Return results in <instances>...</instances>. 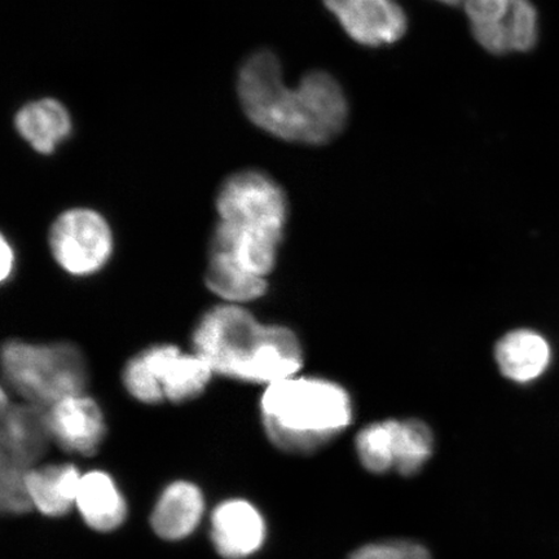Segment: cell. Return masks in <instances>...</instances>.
Returning <instances> with one entry per match:
<instances>
[{
	"mask_svg": "<svg viewBox=\"0 0 559 559\" xmlns=\"http://www.w3.org/2000/svg\"><path fill=\"white\" fill-rule=\"evenodd\" d=\"M237 93L249 120L285 142L324 145L347 124L346 95L333 75L313 70L298 87H286L282 62L270 50L243 61Z\"/></svg>",
	"mask_w": 559,
	"mask_h": 559,
	"instance_id": "cell-1",
	"label": "cell"
},
{
	"mask_svg": "<svg viewBox=\"0 0 559 559\" xmlns=\"http://www.w3.org/2000/svg\"><path fill=\"white\" fill-rule=\"evenodd\" d=\"M194 354L216 374L271 384L299 372L304 352L289 328L264 325L239 306H216L193 332Z\"/></svg>",
	"mask_w": 559,
	"mask_h": 559,
	"instance_id": "cell-2",
	"label": "cell"
},
{
	"mask_svg": "<svg viewBox=\"0 0 559 559\" xmlns=\"http://www.w3.org/2000/svg\"><path fill=\"white\" fill-rule=\"evenodd\" d=\"M261 415L265 435L278 450L310 454L348 428L353 402L338 383L296 374L269 384Z\"/></svg>",
	"mask_w": 559,
	"mask_h": 559,
	"instance_id": "cell-3",
	"label": "cell"
},
{
	"mask_svg": "<svg viewBox=\"0 0 559 559\" xmlns=\"http://www.w3.org/2000/svg\"><path fill=\"white\" fill-rule=\"evenodd\" d=\"M216 230L248 253L277 257L288 221V200L274 179L261 171L230 175L216 199Z\"/></svg>",
	"mask_w": 559,
	"mask_h": 559,
	"instance_id": "cell-4",
	"label": "cell"
},
{
	"mask_svg": "<svg viewBox=\"0 0 559 559\" xmlns=\"http://www.w3.org/2000/svg\"><path fill=\"white\" fill-rule=\"evenodd\" d=\"M4 379L25 402L50 408L66 397L83 394L87 366L72 344H29L12 340L2 349Z\"/></svg>",
	"mask_w": 559,
	"mask_h": 559,
	"instance_id": "cell-5",
	"label": "cell"
},
{
	"mask_svg": "<svg viewBox=\"0 0 559 559\" xmlns=\"http://www.w3.org/2000/svg\"><path fill=\"white\" fill-rule=\"evenodd\" d=\"M213 374V369L198 354L180 352L173 345H157L144 349L126 365L123 384L130 395L145 404L185 403L204 393Z\"/></svg>",
	"mask_w": 559,
	"mask_h": 559,
	"instance_id": "cell-6",
	"label": "cell"
},
{
	"mask_svg": "<svg viewBox=\"0 0 559 559\" xmlns=\"http://www.w3.org/2000/svg\"><path fill=\"white\" fill-rule=\"evenodd\" d=\"M475 40L492 55L526 53L539 44V12L531 0H464Z\"/></svg>",
	"mask_w": 559,
	"mask_h": 559,
	"instance_id": "cell-7",
	"label": "cell"
},
{
	"mask_svg": "<svg viewBox=\"0 0 559 559\" xmlns=\"http://www.w3.org/2000/svg\"><path fill=\"white\" fill-rule=\"evenodd\" d=\"M50 248L55 261L74 276L102 270L114 251V235L99 213L72 209L53 222Z\"/></svg>",
	"mask_w": 559,
	"mask_h": 559,
	"instance_id": "cell-8",
	"label": "cell"
},
{
	"mask_svg": "<svg viewBox=\"0 0 559 559\" xmlns=\"http://www.w3.org/2000/svg\"><path fill=\"white\" fill-rule=\"evenodd\" d=\"M348 37L361 46L393 45L404 37L408 19L395 0H323Z\"/></svg>",
	"mask_w": 559,
	"mask_h": 559,
	"instance_id": "cell-9",
	"label": "cell"
},
{
	"mask_svg": "<svg viewBox=\"0 0 559 559\" xmlns=\"http://www.w3.org/2000/svg\"><path fill=\"white\" fill-rule=\"evenodd\" d=\"M51 442L47 407L29 402L2 405V463L31 469Z\"/></svg>",
	"mask_w": 559,
	"mask_h": 559,
	"instance_id": "cell-10",
	"label": "cell"
},
{
	"mask_svg": "<svg viewBox=\"0 0 559 559\" xmlns=\"http://www.w3.org/2000/svg\"><path fill=\"white\" fill-rule=\"evenodd\" d=\"M52 440L60 449L93 456L105 438L104 415L94 400L83 394L66 397L48 408Z\"/></svg>",
	"mask_w": 559,
	"mask_h": 559,
	"instance_id": "cell-11",
	"label": "cell"
},
{
	"mask_svg": "<svg viewBox=\"0 0 559 559\" xmlns=\"http://www.w3.org/2000/svg\"><path fill=\"white\" fill-rule=\"evenodd\" d=\"M265 523L257 508L245 500H227L212 515V540L219 556L245 559L257 554L265 540Z\"/></svg>",
	"mask_w": 559,
	"mask_h": 559,
	"instance_id": "cell-12",
	"label": "cell"
},
{
	"mask_svg": "<svg viewBox=\"0 0 559 559\" xmlns=\"http://www.w3.org/2000/svg\"><path fill=\"white\" fill-rule=\"evenodd\" d=\"M204 495L190 481H174L159 496L151 516L160 539L178 542L193 534L204 515Z\"/></svg>",
	"mask_w": 559,
	"mask_h": 559,
	"instance_id": "cell-13",
	"label": "cell"
},
{
	"mask_svg": "<svg viewBox=\"0 0 559 559\" xmlns=\"http://www.w3.org/2000/svg\"><path fill=\"white\" fill-rule=\"evenodd\" d=\"M75 508L90 528L111 533L120 528L128 515V506L110 475L95 471L82 475Z\"/></svg>",
	"mask_w": 559,
	"mask_h": 559,
	"instance_id": "cell-14",
	"label": "cell"
},
{
	"mask_svg": "<svg viewBox=\"0 0 559 559\" xmlns=\"http://www.w3.org/2000/svg\"><path fill=\"white\" fill-rule=\"evenodd\" d=\"M15 128L34 151L51 155L72 134L73 121L64 104L46 97L25 104L17 111Z\"/></svg>",
	"mask_w": 559,
	"mask_h": 559,
	"instance_id": "cell-15",
	"label": "cell"
},
{
	"mask_svg": "<svg viewBox=\"0 0 559 559\" xmlns=\"http://www.w3.org/2000/svg\"><path fill=\"white\" fill-rule=\"evenodd\" d=\"M500 372L510 381L528 383L539 379L550 362V346L542 334L516 330L502 337L495 348Z\"/></svg>",
	"mask_w": 559,
	"mask_h": 559,
	"instance_id": "cell-16",
	"label": "cell"
},
{
	"mask_svg": "<svg viewBox=\"0 0 559 559\" xmlns=\"http://www.w3.org/2000/svg\"><path fill=\"white\" fill-rule=\"evenodd\" d=\"M82 474L72 464L32 467L27 472V487L33 507L39 513L59 519L75 507Z\"/></svg>",
	"mask_w": 559,
	"mask_h": 559,
	"instance_id": "cell-17",
	"label": "cell"
},
{
	"mask_svg": "<svg viewBox=\"0 0 559 559\" xmlns=\"http://www.w3.org/2000/svg\"><path fill=\"white\" fill-rule=\"evenodd\" d=\"M383 426L393 471L404 477L421 471L435 450L429 426L415 418L386 419Z\"/></svg>",
	"mask_w": 559,
	"mask_h": 559,
	"instance_id": "cell-18",
	"label": "cell"
},
{
	"mask_svg": "<svg viewBox=\"0 0 559 559\" xmlns=\"http://www.w3.org/2000/svg\"><path fill=\"white\" fill-rule=\"evenodd\" d=\"M205 282L210 290L229 302H249L267 292L265 278L247 274L215 258L209 260Z\"/></svg>",
	"mask_w": 559,
	"mask_h": 559,
	"instance_id": "cell-19",
	"label": "cell"
},
{
	"mask_svg": "<svg viewBox=\"0 0 559 559\" xmlns=\"http://www.w3.org/2000/svg\"><path fill=\"white\" fill-rule=\"evenodd\" d=\"M0 507L4 513L20 515L34 509L26 467L0 463ZM32 469V467H31Z\"/></svg>",
	"mask_w": 559,
	"mask_h": 559,
	"instance_id": "cell-20",
	"label": "cell"
},
{
	"mask_svg": "<svg viewBox=\"0 0 559 559\" xmlns=\"http://www.w3.org/2000/svg\"><path fill=\"white\" fill-rule=\"evenodd\" d=\"M349 559H431L424 545L409 540H390L365 545Z\"/></svg>",
	"mask_w": 559,
	"mask_h": 559,
	"instance_id": "cell-21",
	"label": "cell"
},
{
	"mask_svg": "<svg viewBox=\"0 0 559 559\" xmlns=\"http://www.w3.org/2000/svg\"><path fill=\"white\" fill-rule=\"evenodd\" d=\"M13 265H15V254L5 237L2 239V280L5 282L7 278L12 274Z\"/></svg>",
	"mask_w": 559,
	"mask_h": 559,
	"instance_id": "cell-22",
	"label": "cell"
},
{
	"mask_svg": "<svg viewBox=\"0 0 559 559\" xmlns=\"http://www.w3.org/2000/svg\"><path fill=\"white\" fill-rule=\"evenodd\" d=\"M438 2L447 5H459L460 3H463L464 0H438Z\"/></svg>",
	"mask_w": 559,
	"mask_h": 559,
	"instance_id": "cell-23",
	"label": "cell"
}]
</instances>
